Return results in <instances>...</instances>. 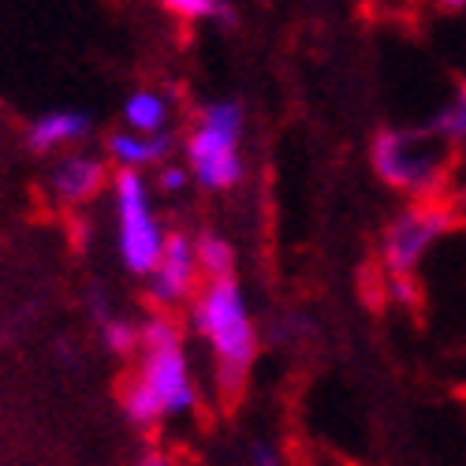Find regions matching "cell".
<instances>
[{
	"instance_id": "6da1fadb",
	"label": "cell",
	"mask_w": 466,
	"mask_h": 466,
	"mask_svg": "<svg viewBox=\"0 0 466 466\" xmlns=\"http://www.w3.org/2000/svg\"><path fill=\"white\" fill-rule=\"evenodd\" d=\"M370 165L377 179L403 198H444L455 187L459 142L425 127H384L370 142Z\"/></svg>"
},
{
	"instance_id": "8fae6325",
	"label": "cell",
	"mask_w": 466,
	"mask_h": 466,
	"mask_svg": "<svg viewBox=\"0 0 466 466\" xmlns=\"http://www.w3.org/2000/svg\"><path fill=\"white\" fill-rule=\"evenodd\" d=\"M179 94H161V90H135L124 101V124L146 135H157V131H172V108H176Z\"/></svg>"
},
{
	"instance_id": "4fadbf2b",
	"label": "cell",
	"mask_w": 466,
	"mask_h": 466,
	"mask_svg": "<svg viewBox=\"0 0 466 466\" xmlns=\"http://www.w3.org/2000/svg\"><path fill=\"white\" fill-rule=\"evenodd\" d=\"M194 250H198V265H202V277L206 280L236 273V250H231L228 239L213 236V231H202V236L194 239Z\"/></svg>"
},
{
	"instance_id": "52a82bcc",
	"label": "cell",
	"mask_w": 466,
	"mask_h": 466,
	"mask_svg": "<svg viewBox=\"0 0 466 466\" xmlns=\"http://www.w3.org/2000/svg\"><path fill=\"white\" fill-rule=\"evenodd\" d=\"M202 265H198V250L194 239L183 231H168L165 250L157 258V265L146 273V299L153 309H179L187 306L202 288Z\"/></svg>"
},
{
	"instance_id": "ac0fdd59",
	"label": "cell",
	"mask_w": 466,
	"mask_h": 466,
	"mask_svg": "<svg viewBox=\"0 0 466 466\" xmlns=\"http://www.w3.org/2000/svg\"><path fill=\"white\" fill-rule=\"evenodd\" d=\"M187 183H194V176H190L187 165H168V161L161 165V172H157V190L161 194H183Z\"/></svg>"
},
{
	"instance_id": "30bf717a",
	"label": "cell",
	"mask_w": 466,
	"mask_h": 466,
	"mask_svg": "<svg viewBox=\"0 0 466 466\" xmlns=\"http://www.w3.org/2000/svg\"><path fill=\"white\" fill-rule=\"evenodd\" d=\"M176 135L172 131H157V135H146V131H135V127H124V131H112L105 138V157L120 168H161L172 153H176Z\"/></svg>"
},
{
	"instance_id": "3957f363",
	"label": "cell",
	"mask_w": 466,
	"mask_h": 466,
	"mask_svg": "<svg viewBox=\"0 0 466 466\" xmlns=\"http://www.w3.org/2000/svg\"><path fill=\"white\" fill-rule=\"evenodd\" d=\"M243 105L239 101H209L194 112V124L183 138L187 168L202 190L220 194L239 187L243 179Z\"/></svg>"
},
{
	"instance_id": "277c9868",
	"label": "cell",
	"mask_w": 466,
	"mask_h": 466,
	"mask_svg": "<svg viewBox=\"0 0 466 466\" xmlns=\"http://www.w3.org/2000/svg\"><path fill=\"white\" fill-rule=\"evenodd\" d=\"M142 343H138V377L149 384V392L157 396L161 410L172 414H190L198 407V384L190 377V362L183 355V336L172 309H153V314L138 325Z\"/></svg>"
},
{
	"instance_id": "7402d4cb",
	"label": "cell",
	"mask_w": 466,
	"mask_h": 466,
	"mask_svg": "<svg viewBox=\"0 0 466 466\" xmlns=\"http://www.w3.org/2000/svg\"><path fill=\"white\" fill-rule=\"evenodd\" d=\"M433 5H437L441 12H462V8H466V0H433Z\"/></svg>"
},
{
	"instance_id": "5bb4252c",
	"label": "cell",
	"mask_w": 466,
	"mask_h": 466,
	"mask_svg": "<svg viewBox=\"0 0 466 466\" xmlns=\"http://www.w3.org/2000/svg\"><path fill=\"white\" fill-rule=\"evenodd\" d=\"M101 343H105V351H108V355H116V359H131V355H138L142 329L112 314V318L101 321Z\"/></svg>"
},
{
	"instance_id": "d6986e66",
	"label": "cell",
	"mask_w": 466,
	"mask_h": 466,
	"mask_svg": "<svg viewBox=\"0 0 466 466\" xmlns=\"http://www.w3.org/2000/svg\"><path fill=\"white\" fill-rule=\"evenodd\" d=\"M302 325H306V321H302L299 314H291V318H280V321H277V332H273V339H277V343H284V339H299V336H302Z\"/></svg>"
},
{
	"instance_id": "ffe728a7",
	"label": "cell",
	"mask_w": 466,
	"mask_h": 466,
	"mask_svg": "<svg viewBox=\"0 0 466 466\" xmlns=\"http://www.w3.org/2000/svg\"><path fill=\"white\" fill-rule=\"evenodd\" d=\"M451 198H455V202H466V138L459 142V172H455Z\"/></svg>"
},
{
	"instance_id": "ba28073f",
	"label": "cell",
	"mask_w": 466,
	"mask_h": 466,
	"mask_svg": "<svg viewBox=\"0 0 466 466\" xmlns=\"http://www.w3.org/2000/svg\"><path fill=\"white\" fill-rule=\"evenodd\" d=\"M108 183V165L94 153H67L49 168V194L60 206H86Z\"/></svg>"
},
{
	"instance_id": "603a6c76",
	"label": "cell",
	"mask_w": 466,
	"mask_h": 466,
	"mask_svg": "<svg viewBox=\"0 0 466 466\" xmlns=\"http://www.w3.org/2000/svg\"><path fill=\"white\" fill-rule=\"evenodd\" d=\"M459 209H462V224H466V202H459Z\"/></svg>"
},
{
	"instance_id": "44dd1931",
	"label": "cell",
	"mask_w": 466,
	"mask_h": 466,
	"mask_svg": "<svg viewBox=\"0 0 466 466\" xmlns=\"http://www.w3.org/2000/svg\"><path fill=\"white\" fill-rule=\"evenodd\" d=\"M247 459H250V462H261V466L280 462V455L273 451V444H254V451H247Z\"/></svg>"
},
{
	"instance_id": "7c38bea8",
	"label": "cell",
	"mask_w": 466,
	"mask_h": 466,
	"mask_svg": "<svg viewBox=\"0 0 466 466\" xmlns=\"http://www.w3.org/2000/svg\"><path fill=\"white\" fill-rule=\"evenodd\" d=\"M120 410H124V418L135 425V430H157V425L168 418L165 410H161V403H157V396L149 392V384L138 377V373H131V377H124L120 380Z\"/></svg>"
},
{
	"instance_id": "8992f818",
	"label": "cell",
	"mask_w": 466,
	"mask_h": 466,
	"mask_svg": "<svg viewBox=\"0 0 466 466\" xmlns=\"http://www.w3.org/2000/svg\"><path fill=\"white\" fill-rule=\"evenodd\" d=\"M112 202H116V250L131 277H146L157 265L168 231L149 206V183L138 168H120L112 176Z\"/></svg>"
},
{
	"instance_id": "7a4b0ae2",
	"label": "cell",
	"mask_w": 466,
	"mask_h": 466,
	"mask_svg": "<svg viewBox=\"0 0 466 466\" xmlns=\"http://www.w3.org/2000/svg\"><path fill=\"white\" fill-rule=\"evenodd\" d=\"M190 325L209 343V351L217 359L220 392L228 400H236L258 359V325L250 318V306L236 273L202 280L198 295L190 299Z\"/></svg>"
},
{
	"instance_id": "9c48e42d",
	"label": "cell",
	"mask_w": 466,
	"mask_h": 466,
	"mask_svg": "<svg viewBox=\"0 0 466 466\" xmlns=\"http://www.w3.org/2000/svg\"><path fill=\"white\" fill-rule=\"evenodd\" d=\"M94 135V116L83 108H49L26 127V149L46 157L56 149H71L83 146Z\"/></svg>"
},
{
	"instance_id": "2e32d148",
	"label": "cell",
	"mask_w": 466,
	"mask_h": 466,
	"mask_svg": "<svg viewBox=\"0 0 466 466\" xmlns=\"http://www.w3.org/2000/svg\"><path fill=\"white\" fill-rule=\"evenodd\" d=\"M384 295L392 299L396 306L418 309V302H421V288H418V277H403V273H384Z\"/></svg>"
},
{
	"instance_id": "9a60e30c",
	"label": "cell",
	"mask_w": 466,
	"mask_h": 466,
	"mask_svg": "<svg viewBox=\"0 0 466 466\" xmlns=\"http://www.w3.org/2000/svg\"><path fill=\"white\" fill-rule=\"evenodd\" d=\"M437 131H444L448 138H455V142H462L466 138V83L455 90V97L433 116V120H430Z\"/></svg>"
},
{
	"instance_id": "e0dca14e",
	"label": "cell",
	"mask_w": 466,
	"mask_h": 466,
	"mask_svg": "<svg viewBox=\"0 0 466 466\" xmlns=\"http://www.w3.org/2000/svg\"><path fill=\"white\" fill-rule=\"evenodd\" d=\"M157 5L179 19V23H202V19H213V5L217 0H157Z\"/></svg>"
},
{
	"instance_id": "5b68a950",
	"label": "cell",
	"mask_w": 466,
	"mask_h": 466,
	"mask_svg": "<svg viewBox=\"0 0 466 466\" xmlns=\"http://www.w3.org/2000/svg\"><path fill=\"white\" fill-rule=\"evenodd\" d=\"M462 224L455 198H407V206L384 224L380 236V268L384 273L418 277L430 250Z\"/></svg>"
}]
</instances>
